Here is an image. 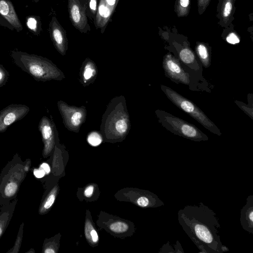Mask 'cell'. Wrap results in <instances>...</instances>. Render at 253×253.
Here are the masks:
<instances>
[{"label": "cell", "mask_w": 253, "mask_h": 253, "mask_svg": "<svg viewBox=\"0 0 253 253\" xmlns=\"http://www.w3.org/2000/svg\"><path fill=\"white\" fill-rule=\"evenodd\" d=\"M177 219L183 230L200 253H223L219 235L220 225L214 211L200 202L178 211Z\"/></svg>", "instance_id": "cell-1"}, {"label": "cell", "mask_w": 253, "mask_h": 253, "mask_svg": "<svg viewBox=\"0 0 253 253\" xmlns=\"http://www.w3.org/2000/svg\"><path fill=\"white\" fill-rule=\"evenodd\" d=\"M130 128L129 115L124 96H116L110 101L104 112L100 131L105 139L117 141L124 139Z\"/></svg>", "instance_id": "cell-2"}, {"label": "cell", "mask_w": 253, "mask_h": 253, "mask_svg": "<svg viewBox=\"0 0 253 253\" xmlns=\"http://www.w3.org/2000/svg\"><path fill=\"white\" fill-rule=\"evenodd\" d=\"M13 62L38 82L61 81L63 72L51 60L44 57L21 51H12Z\"/></svg>", "instance_id": "cell-3"}, {"label": "cell", "mask_w": 253, "mask_h": 253, "mask_svg": "<svg viewBox=\"0 0 253 253\" xmlns=\"http://www.w3.org/2000/svg\"><path fill=\"white\" fill-rule=\"evenodd\" d=\"M28 173L18 153L13 156L0 173V206L16 199L21 183Z\"/></svg>", "instance_id": "cell-4"}, {"label": "cell", "mask_w": 253, "mask_h": 253, "mask_svg": "<svg viewBox=\"0 0 253 253\" xmlns=\"http://www.w3.org/2000/svg\"><path fill=\"white\" fill-rule=\"evenodd\" d=\"M158 122L170 132L194 141H207L208 136L194 125L161 110L155 111Z\"/></svg>", "instance_id": "cell-5"}, {"label": "cell", "mask_w": 253, "mask_h": 253, "mask_svg": "<svg viewBox=\"0 0 253 253\" xmlns=\"http://www.w3.org/2000/svg\"><path fill=\"white\" fill-rule=\"evenodd\" d=\"M161 88L169 100L179 109L188 114L210 132L218 136L219 129L196 104L171 88L161 85Z\"/></svg>", "instance_id": "cell-6"}, {"label": "cell", "mask_w": 253, "mask_h": 253, "mask_svg": "<svg viewBox=\"0 0 253 253\" xmlns=\"http://www.w3.org/2000/svg\"><path fill=\"white\" fill-rule=\"evenodd\" d=\"M57 106L65 127L71 131L78 132L86 118L84 106H71L62 100L57 102Z\"/></svg>", "instance_id": "cell-7"}, {"label": "cell", "mask_w": 253, "mask_h": 253, "mask_svg": "<svg viewBox=\"0 0 253 253\" xmlns=\"http://www.w3.org/2000/svg\"><path fill=\"white\" fill-rule=\"evenodd\" d=\"M68 11L70 20L77 30L84 34L90 31L85 0H68Z\"/></svg>", "instance_id": "cell-8"}, {"label": "cell", "mask_w": 253, "mask_h": 253, "mask_svg": "<svg viewBox=\"0 0 253 253\" xmlns=\"http://www.w3.org/2000/svg\"><path fill=\"white\" fill-rule=\"evenodd\" d=\"M38 129L43 143L42 155L45 158L51 154L54 148L57 129L53 121L46 116H43L40 120Z\"/></svg>", "instance_id": "cell-9"}, {"label": "cell", "mask_w": 253, "mask_h": 253, "mask_svg": "<svg viewBox=\"0 0 253 253\" xmlns=\"http://www.w3.org/2000/svg\"><path fill=\"white\" fill-rule=\"evenodd\" d=\"M163 67L165 75L172 81L188 85L190 76L182 68L179 60L170 53L166 54L163 58Z\"/></svg>", "instance_id": "cell-10"}, {"label": "cell", "mask_w": 253, "mask_h": 253, "mask_svg": "<svg viewBox=\"0 0 253 253\" xmlns=\"http://www.w3.org/2000/svg\"><path fill=\"white\" fill-rule=\"evenodd\" d=\"M30 108L21 104H11L0 111V133L5 132L13 123L23 119Z\"/></svg>", "instance_id": "cell-11"}, {"label": "cell", "mask_w": 253, "mask_h": 253, "mask_svg": "<svg viewBox=\"0 0 253 253\" xmlns=\"http://www.w3.org/2000/svg\"><path fill=\"white\" fill-rule=\"evenodd\" d=\"M119 0H98L97 10L93 22L95 28L103 34L111 21Z\"/></svg>", "instance_id": "cell-12"}, {"label": "cell", "mask_w": 253, "mask_h": 253, "mask_svg": "<svg viewBox=\"0 0 253 253\" xmlns=\"http://www.w3.org/2000/svg\"><path fill=\"white\" fill-rule=\"evenodd\" d=\"M49 33L51 40L57 51L61 55H65L68 48L66 31L55 16H52L49 22Z\"/></svg>", "instance_id": "cell-13"}, {"label": "cell", "mask_w": 253, "mask_h": 253, "mask_svg": "<svg viewBox=\"0 0 253 253\" xmlns=\"http://www.w3.org/2000/svg\"><path fill=\"white\" fill-rule=\"evenodd\" d=\"M0 25L11 30L15 29L19 32L23 27L9 0H0Z\"/></svg>", "instance_id": "cell-14"}, {"label": "cell", "mask_w": 253, "mask_h": 253, "mask_svg": "<svg viewBox=\"0 0 253 253\" xmlns=\"http://www.w3.org/2000/svg\"><path fill=\"white\" fill-rule=\"evenodd\" d=\"M235 0H219L216 17L218 24L223 28L228 27L234 20Z\"/></svg>", "instance_id": "cell-15"}, {"label": "cell", "mask_w": 253, "mask_h": 253, "mask_svg": "<svg viewBox=\"0 0 253 253\" xmlns=\"http://www.w3.org/2000/svg\"><path fill=\"white\" fill-rule=\"evenodd\" d=\"M98 74L97 67L93 61L86 58L82 63L80 71V83L86 86L94 82Z\"/></svg>", "instance_id": "cell-16"}, {"label": "cell", "mask_w": 253, "mask_h": 253, "mask_svg": "<svg viewBox=\"0 0 253 253\" xmlns=\"http://www.w3.org/2000/svg\"><path fill=\"white\" fill-rule=\"evenodd\" d=\"M240 223L243 229L253 234V195H249L241 210Z\"/></svg>", "instance_id": "cell-17"}, {"label": "cell", "mask_w": 253, "mask_h": 253, "mask_svg": "<svg viewBox=\"0 0 253 253\" xmlns=\"http://www.w3.org/2000/svg\"><path fill=\"white\" fill-rule=\"evenodd\" d=\"M18 199L16 198L9 203L0 207V239L4 234L12 219Z\"/></svg>", "instance_id": "cell-18"}, {"label": "cell", "mask_w": 253, "mask_h": 253, "mask_svg": "<svg viewBox=\"0 0 253 253\" xmlns=\"http://www.w3.org/2000/svg\"><path fill=\"white\" fill-rule=\"evenodd\" d=\"M211 47L203 42H196L195 51L202 64L208 68L211 64Z\"/></svg>", "instance_id": "cell-19"}, {"label": "cell", "mask_w": 253, "mask_h": 253, "mask_svg": "<svg viewBox=\"0 0 253 253\" xmlns=\"http://www.w3.org/2000/svg\"><path fill=\"white\" fill-rule=\"evenodd\" d=\"M57 191V187H54L43 198L39 208L40 214H45L51 208L55 202Z\"/></svg>", "instance_id": "cell-20"}, {"label": "cell", "mask_w": 253, "mask_h": 253, "mask_svg": "<svg viewBox=\"0 0 253 253\" xmlns=\"http://www.w3.org/2000/svg\"><path fill=\"white\" fill-rule=\"evenodd\" d=\"M232 23L228 27L224 28L221 36L229 44H236L240 42L241 38L238 33L234 30Z\"/></svg>", "instance_id": "cell-21"}, {"label": "cell", "mask_w": 253, "mask_h": 253, "mask_svg": "<svg viewBox=\"0 0 253 253\" xmlns=\"http://www.w3.org/2000/svg\"><path fill=\"white\" fill-rule=\"evenodd\" d=\"M191 0H176L174 11L178 17H186L190 10Z\"/></svg>", "instance_id": "cell-22"}, {"label": "cell", "mask_w": 253, "mask_h": 253, "mask_svg": "<svg viewBox=\"0 0 253 253\" xmlns=\"http://www.w3.org/2000/svg\"><path fill=\"white\" fill-rule=\"evenodd\" d=\"M26 25L34 35L39 36L42 31L41 18L39 16H30L27 17Z\"/></svg>", "instance_id": "cell-23"}, {"label": "cell", "mask_w": 253, "mask_h": 253, "mask_svg": "<svg viewBox=\"0 0 253 253\" xmlns=\"http://www.w3.org/2000/svg\"><path fill=\"white\" fill-rule=\"evenodd\" d=\"M178 55L180 60L185 64L191 65L196 61L193 51L187 46L182 47L180 50Z\"/></svg>", "instance_id": "cell-24"}, {"label": "cell", "mask_w": 253, "mask_h": 253, "mask_svg": "<svg viewBox=\"0 0 253 253\" xmlns=\"http://www.w3.org/2000/svg\"><path fill=\"white\" fill-rule=\"evenodd\" d=\"M24 226V223L22 222L20 225L14 244L13 246L6 252L7 253H18L19 252L23 240Z\"/></svg>", "instance_id": "cell-25"}, {"label": "cell", "mask_w": 253, "mask_h": 253, "mask_svg": "<svg viewBox=\"0 0 253 253\" xmlns=\"http://www.w3.org/2000/svg\"><path fill=\"white\" fill-rule=\"evenodd\" d=\"M87 17L94 21L96 15L98 0H85Z\"/></svg>", "instance_id": "cell-26"}, {"label": "cell", "mask_w": 253, "mask_h": 253, "mask_svg": "<svg viewBox=\"0 0 253 253\" xmlns=\"http://www.w3.org/2000/svg\"><path fill=\"white\" fill-rule=\"evenodd\" d=\"M87 140L90 145L97 146L101 143L103 137L98 131H92L88 134Z\"/></svg>", "instance_id": "cell-27"}, {"label": "cell", "mask_w": 253, "mask_h": 253, "mask_svg": "<svg viewBox=\"0 0 253 253\" xmlns=\"http://www.w3.org/2000/svg\"><path fill=\"white\" fill-rule=\"evenodd\" d=\"M110 230L114 233H121L126 232L128 229V225L126 222L116 221L110 225Z\"/></svg>", "instance_id": "cell-28"}, {"label": "cell", "mask_w": 253, "mask_h": 253, "mask_svg": "<svg viewBox=\"0 0 253 253\" xmlns=\"http://www.w3.org/2000/svg\"><path fill=\"white\" fill-rule=\"evenodd\" d=\"M9 74L2 65L0 64V87L3 86L7 83Z\"/></svg>", "instance_id": "cell-29"}, {"label": "cell", "mask_w": 253, "mask_h": 253, "mask_svg": "<svg viewBox=\"0 0 253 253\" xmlns=\"http://www.w3.org/2000/svg\"><path fill=\"white\" fill-rule=\"evenodd\" d=\"M211 0H198V12L200 15H202L205 11L209 6Z\"/></svg>", "instance_id": "cell-30"}, {"label": "cell", "mask_w": 253, "mask_h": 253, "mask_svg": "<svg viewBox=\"0 0 253 253\" xmlns=\"http://www.w3.org/2000/svg\"><path fill=\"white\" fill-rule=\"evenodd\" d=\"M85 228L89 231V235H88L86 238L90 241H91L93 243L97 242L98 241V236L96 230L92 228V226L90 229V230H89L86 223L85 224Z\"/></svg>", "instance_id": "cell-31"}, {"label": "cell", "mask_w": 253, "mask_h": 253, "mask_svg": "<svg viewBox=\"0 0 253 253\" xmlns=\"http://www.w3.org/2000/svg\"><path fill=\"white\" fill-rule=\"evenodd\" d=\"M159 253H175V250L174 249H173L172 246L169 244V242H168L166 244H164L161 249H160V251H159Z\"/></svg>", "instance_id": "cell-32"}, {"label": "cell", "mask_w": 253, "mask_h": 253, "mask_svg": "<svg viewBox=\"0 0 253 253\" xmlns=\"http://www.w3.org/2000/svg\"><path fill=\"white\" fill-rule=\"evenodd\" d=\"M33 173L37 178H42L46 174L44 170L40 167L38 169H35L33 170Z\"/></svg>", "instance_id": "cell-33"}, {"label": "cell", "mask_w": 253, "mask_h": 253, "mask_svg": "<svg viewBox=\"0 0 253 253\" xmlns=\"http://www.w3.org/2000/svg\"><path fill=\"white\" fill-rule=\"evenodd\" d=\"M94 191V187L92 185L87 186L84 191V194L87 198L90 197Z\"/></svg>", "instance_id": "cell-34"}, {"label": "cell", "mask_w": 253, "mask_h": 253, "mask_svg": "<svg viewBox=\"0 0 253 253\" xmlns=\"http://www.w3.org/2000/svg\"><path fill=\"white\" fill-rule=\"evenodd\" d=\"M175 253H184V252L182 248V246L178 241H176V244L174 246Z\"/></svg>", "instance_id": "cell-35"}, {"label": "cell", "mask_w": 253, "mask_h": 253, "mask_svg": "<svg viewBox=\"0 0 253 253\" xmlns=\"http://www.w3.org/2000/svg\"><path fill=\"white\" fill-rule=\"evenodd\" d=\"M24 162L25 170L27 173H28L30 170V168L32 165L31 160V159L27 158Z\"/></svg>", "instance_id": "cell-36"}, {"label": "cell", "mask_w": 253, "mask_h": 253, "mask_svg": "<svg viewBox=\"0 0 253 253\" xmlns=\"http://www.w3.org/2000/svg\"><path fill=\"white\" fill-rule=\"evenodd\" d=\"M40 167L44 170L46 174H48L50 173V168L48 164L46 163H43L40 165Z\"/></svg>", "instance_id": "cell-37"}, {"label": "cell", "mask_w": 253, "mask_h": 253, "mask_svg": "<svg viewBox=\"0 0 253 253\" xmlns=\"http://www.w3.org/2000/svg\"><path fill=\"white\" fill-rule=\"evenodd\" d=\"M229 249L225 245H223L222 247V253L229 251Z\"/></svg>", "instance_id": "cell-38"}, {"label": "cell", "mask_w": 253, "mask_h": 253, "mask_svg": "<svg viewBox=\"0 0 253 253\" xmlns=\"http://www.w3.org/2000/svg\"><path fill=\"white\" fill-rule=\"evenodd\" d=\"M35 253V251L33 248L30 249L29 251H28L27 252H26V253Z\"/></svg>", "instance_id": "cell-39"}, {"label": "cell", "mask_w": 253, "mask_h": 253, "mask_svg": "<svg viewBox=\"0 0 253 253\" xmlns=\"http://www.w3.org/2000/svg\"><path fill=\"white\" fill-rule=\"evenodd\" d=\"M33 1H34L35 2H37L38 1H39L40 0H33Z\"/></svg>", "instance_id": "cell-40"}]
</instances>
